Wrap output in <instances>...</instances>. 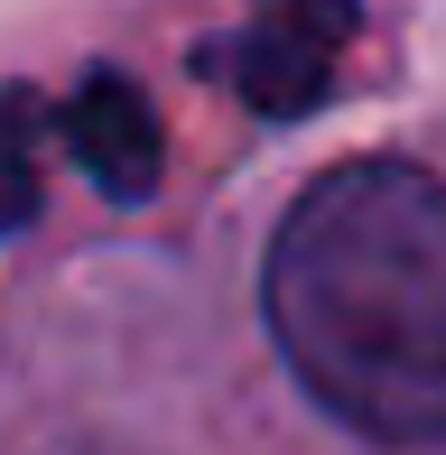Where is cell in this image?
I'll return each mask as SVG.
<instances>
[{
	"instance_id": "cell-1",
	"label": "cell",
	"mask_w": 446,
	"mask_h": 455,
	"mask_svg": "<svg viewBox=\"0 0 446 455\" xmlns=\"http://www.w3.org/2000/svg\"><path fill=\"white\" fill-rule=\"evenodd\" d=\"M270 335L344 427L446 446V186L410 158L326 168L270 242Z\"/></svg>"
},
{
	"instance_id": "cell-2",
	"label": "cell",
	"mask_w": 446,
	"mask_h": 455,
	"mask_svg": "<svg viewBox=\"0 0 446 455\" xmlns=\"http://www.w3.org/2000/svg\"><path fill=\"white\" fill-rule=\"evenodd\" d=\"M354 28H362L354 0H270L251 19V37L233 47V75L251 93V112H307V102H326Z\"/></svg>"
},
{
	"instance_id": "cell-3",
	"label": "cell",
	"mask_w": 446,
	"mask_h": 455,
	"mask_svg": "<svg viewBox=\"0 0 446 455\" xmlns=\"http://www.w3.org/2000/svg\"><path fill=\"white\" fill-rule=\"evenodd\" d=\"M66 149L93 168L103 196H149L158 186V121L121 75H93L84 93L66 102Z\"/></svg>"
},
{
	"instance_id": "cell-4",
	"label": "cell",
	"mask_w": 446,
	"mask_h": 455,
	"mask_svg": "<svg viewBox=\"0 0 446 455\" xmlns=\"http://www.w3.org/2000/svg\"><path fill=\"white\" fill-rule=\"evenodd\" d=\"M37 214V102L28 93H0V233Z\"/></svg>"
},
{
	"instance_id": "cell-5",
	"label": "cell",
	"mask_w": 446,
	"mask_h": 455,
	"mask_svg": "<svg viewBox=\"0 0 446 455\" xmlns=\"http://www.w3.org/2000/svg\"><path fill=\"white\" fill-rule=\"evenodd\" d=\"M84 455H112V446H84Z\"/></svg>"
}]
</instances>
